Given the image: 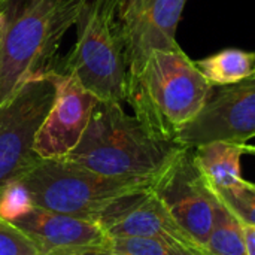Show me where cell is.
<instances>
[{
    "instance_id": "8fae6325",
    "label": "cell",
    "mask_w": 255,
    "mask_h": 255,
    "mask_svg": "<svg viewBox=\"0 0 255 255\" xmlns=\"http://www.w3.org/2000/svg\"><path fill=\"white\" fill-rule=\"evenodd\" d=\"M94 223L105 230L108 238H158L206 251L175 221L152 187L114 199Z\"/></svg>"
},
{
    "instance_id": "6da1fadb",
    "label": "cell",
    "mask_w": 255,
    "mask_h": 255,
    "mask_svg": "<svg viewBox=\"0 0 255 255\" xmlns=\"http://www.w3.org/2000/svg\"><path fill=\"white\" fill-rule=\"evenodd\" d=\"M87 0H0V106L52 58Z\"/></svg>"
},
{
    "instance_id": "603a6c76",
    "label": "cell",
    "mask_w": 255,
    "mask_h": 255,
    "mask_svg": "<svg viewBox=\"0 0 255 255\" xmlns=\"http://www.w3.org/2000/svg\"><path fill=\"white\" fill-rule=\"evenodd\" d=\"M70 255H96L93 251H90V253H81V254H70Z\"/></svg>"
},
{
    "instance_id": "7402d4cb",
    "label": "cell",
    "mask_w": 255,
    "mask_h": 255,
    "mask_svg": "<svg viewBox=\"0 0 255 255\" xmlns=\"http://www.w3.org/2000/svg\"><path fill=\"white\" fill-rule=\"evenodd\" d=\"M96 255H120V254H115V253H111V251H108V250H102V251H93Z\"/></svg>"
},
{
    "instance_id": "7c38bea8",
    "label": "cell",
    "mask_w": 255,
    "mask_h": 255,
    "mask_svg": "<svg viewBox=\"0 0 255 255\" xmlns=\"http://www.w3.org/2000/svg\"><path fill=\"white\" fill-rule=\"evenodd\" d=\"M25 233L42 255H70L106 250L108 235L88 218L33 208L12 223Z\"/></svg>"
},
{
    "instance_id": "ffe728a7",
    "label": "cell",
    "mask_w": 255,
    "mask_h": 255,
    "mask_svg": "<svg viewBox=\"0 0 255 255\" xmlns=\"http://www.w3.org/2000/svg\"><path fill=\"white\" fill-rule=\"evenodd\" d=\"M242 232H244V239H245L247 254L255 255V226L242 224Z\"/></svg>"
},
{
    "instance_id": "5b68a950",
    "label": "cell",
    "mask_w": 255,
    "mask_h": 255,
    "mask_svg": "<svg viewBox=\"0 0 255 255\" xmlns=\"http://www.w3.org/2000/svg\"><path fill=\"white\" fill-rule=\"evenodd\" d=\"M18 179L36 208L93 221L114 199L155 182L105 176L64 158H40Z\"/></svg>"
},
{
    "instance_id": "9c48e42d",
    "label": "cell",
    "mask_w": 255,
    "mask_h": 255,
    "mask_svg": "<svg viewBox=\"0 0 255 255\" xmlns=\"http://www.w3.org/2000/svg\"><path fill=\"white\" fill-rule=\"evenodd\" d=\"M255 137V79L223 85L176 136L184 148L212 142L244 145Z\"/></svg>"
},
{
    "instance_id": "d6986e66",
    "label": "cell",
    "mask_w": 255,
    "mask_h": 255,
    "mask_svg": "<svg viewBox=\"0 0 255 255\" xmlns=\"http://www.w3.org/2000/svg\"><path fill=\"white\" fill-rule=\"evenodd\" d=\"M0 255H42L36 244L12 223L0 218Z\"/></svg>"
},
{
    "instance_id": "484cf974",
    "label": "cell",
    "mask_w": 255,
    "mask_h": 255,
    "mask_svg": "<svg viewBox=\"0 0 255 255\" xmlns=\"http://www.w3.org/2000/svg\"><path fill=\"white\" fill-rule=\"evenodd\" d=\"M253 185H254V188H255V184H253Z\"/></svg>"
},
{
    "instance_id": "ac0fdd59",
    "label": "cell",
    "mask_w": 255,
    "mask_h": 255,
    "mask_svg": "<svg viewBox=\"0 0 255 255\" xmlns=\"http://www.w3.org/2000/svg\"><path fill=\"white\" fill-rule=\"evenodd\" d=\"M34 208L30 193L19 179H12L0 188V218L9 223Z\"/></svg>"
},
{
    "instance_id": "44dd1931",
    "label": "cell",
    "mask_w": 255,
    "mask_h": 255,
    "mask_svg": "<svg viewBox=\"0 0 255 255\" xmlns=\"http://www.w3.org/2000/svg\"><path fill=\"white\" fill-rule=\"evenodd\" d=\"M242 149H244V154L248 152V154H253L255 155V146L254 145H248V143H244L242 145Z\"/></svg>"
},
{
    "instance_id": "4fadbf2b",
    "label": "cell",
    "mask_w": 255,
    "mask_h": 255,
    "mask_svg": "<svg viewBox=\"0 0 255 255\" xmlns=\"http://www.w3.org/2000/svg\"><path fill=\"white\" fill-rule=\"evenodd\" d=\"M193 151L197 166L214 190L233 188L244 181L241 175L242 145L212 142L196 146Z\"/></svg>"
},
{
    "instance_id": "277c9868",
    "label": "cell",
    "mask_w": 255,
    "mask_h": 255,
    "mask_svg": "<svg viewBox=\"0 0 255 255\" xmlns=\"http://www.w3.org/2000/svg\"><path fill=\"white\" fill-rule=\"evenodd\" d=\"M75 25L76 43L58 70L72 75L97 100L126 102L128 69L115 0H87Z\"/></svg>"
},
{
    "instance_id": "e0dca14e",
    "label": "cell",
    "mask_w": 255,
    "mask_h": 255,
    "mask_svg": "<svg viewBox=\"0 0 255 255\" xmlns=\"http://www.w3.org/2000/svg\"><path fill=\"white\" fill-rule=\"evenodd\" d=\"M214 190V188H212ZM218 200L242 223L255 226V188L253 182L242 181L226 190H214Z\"/></svg>"
},
{
    "instance_id": "7a4b0ae2",
    "label": "cell",
    "mask_w": 255,
    "mask_h": 255,
    "mask_svg": "<svg viewBox=\"0 0 255 255\" xmlns=\"http://www.w3.org/2000/svg\"><path fill=\"white\" fill-rule=\"evenodd\" d=\"M182 148L154 136L121 103L97 100L79 143L63 158L105 176L155 181Z\"/></svg>"
},
{
    "instance_id": "52a82bcc",
    "label": "cell",
    "mask_w": 255,
    "mask_h": 255,
    "mask_svg": "<svg viewBox=\"0 0 255 255\" xmlns=\"http://www.w3.org/2000/svg\"><path fill=\"white\" fill-rule=\"evenodd\" d=\"M152 190L175 221L205 248L220 200L197 166L193 148H182L176 154L157 176Z\"/></svg>"
},
{
    "instance_id": "d4e9b609",
    "label": "cell",
    "mask_w": 255,
    "mask_h": 255,
    "mask_svg": "<svg viewBox=\"0 0 255 255\" xmlns=\"http://www.w3.org/2000/svg\"><path fill=\"white\" fill-rule=\"evenodd\" d=\"M0 25H1V15H0Z\"/></svg>"
},
{
    "instance_id": "30bf717a",
    "label": "cell",
    "mask_w": 255,
    "mask_h": 255,
    "mask_svg": "<svg viewBox=\"0 0 255 255\" xmlns=\"http://www.w3.org/2000/svg\"><path fill=\"white\" fill-rule=\"evenodd\" d=\"M46 75L55 85V97L37 131L34 152L39 158H63L79 143L97 99L63 70Z\"/></svg>"
},
{
    "instance_id": "4316f807",
    "label": "cell",
    "mask_w": 255,
    "mask_h": 255,
    "mask_svg": "<svg viewBox=\"0 0 255 255\" xmlns=\"http://www.w3.org/2000/svg\"><path fill=\"white\" fill-rule=\"evenodd\" d=\"M0 27H1V25H0Z\"/></svg>"
},
{
    "instance_id": "ba28073f",
    "label": "cell",
    "mask_w": 255,
    "mask_h": 255,
    "mask_svg": "<svg viewBox=\"0 0 255 255\" xmlns=\"http://www.w3.org/2000/svg\"><path fill=\"white\" fill-rule=\"evenodd\" d=\"M187 0H115L128 81L140 73L157 49H179L176 28Z\"/></svg>"
},
{
    "instance_id": "2e32d148",
    "label": "cell",
    "mask_w": 255,
    "mask_h": 255,
    "mask_svg": "<svg viewBox=\"0 0 255 255\" xmlns=\"http://www.w3.org/2000/svg\"><path fill=\"white\" fill-rule=\"evenodd\" d=\"M106 250L120 255H209L206 251L158 238H109Z\"/></svg>"
},
{
    "instance_id": "8992f818",
    "label": "cell",
    "mask_w": 255,
    "mask_h": 255,
    "mask_svg": "<svg viewBox=\"0 0 255 255\" xmlns=\"http://www.w3.org/2000/svg\"><path fill=\"white\" fill-rule=\"evenodd\" d=\"M54 97L55 85L45 75L27 81L0 106V188L40 160L34 142Z\"/></svg>"
},
{
    "instance_id": "5bb4252c",
    "label": "cell",
    "mask_w": 255,
    "mask_h": 255,
    "mask_svg": "<svg viewBox=\"0 0 255 255\" xmlns=\"http://www.w3.org/2000/svg\"><path fill=\"white\" fill-rule=\"evenodd\" d=\"M194 63L212 85H232L247 81L253 76L255 52L232 48Z\"/></svg>"
},
{
    "instance_id": "3957f363",
    "label": "cell",
    "mask_w": 255,
    "mask_h": 255,
    "mask_svg": "<svg viewBox=\"0 0 255 255\" xmlns=\"http://www.w3.org/2000/svg\"><path fill=\"white\" fill-rule=\"evenodd\" d=\"M214 93V85L179 49H157L127 85L126 102L154 136L175 140Z\"/></svg>"
},
{
    "instance_id": "9a60e30c",
    "label": "cell",
    "mask_w": 255,
    "mask_h": 255,
    "mask_svg": "<svg viewBox=\"0 0 255 255\" xmlns=\"http://www.w3.org/2000/svg\"><path fill=\"white\" fill-rule=\"evenodd\" d=\"M205 248L209 255H248L242 223L221 202L218 203L214 227Z\"/></svg>"
},
{
    "instance_id": "cb8c5ba5",
    "label": "cell",
    "mask_w": 255,
    "mask_h": 255,
    "mask_svg": "<svg viewBox=\"0 0 255 255\" xmlns=\"http://www.w3.org/2000/svg\"><path fill=\"white\" fill-rule=\"evenodd\" d=\"M253 79H255V69H254V73H253V76H251Z\"/></svg>"
}]
</instances>
